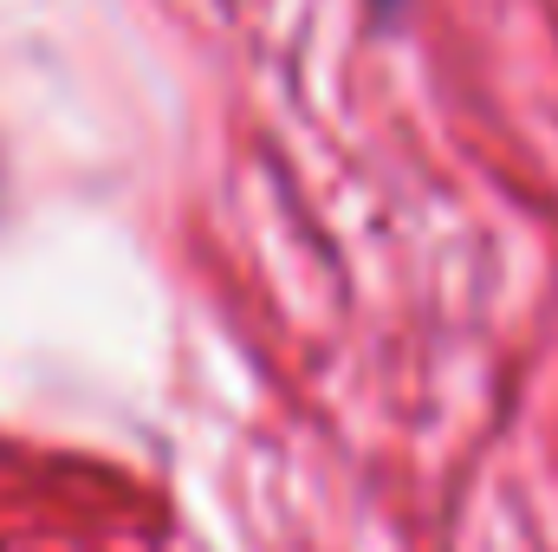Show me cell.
<instances>
[{"label":"cell","mask_w":558,"mask_h":552,"mask_svg":"<svg viewBox=\"0 0 558 552\" xmlns=\"http://www.w3.org/2000/svg\"><path fill=\"white\" fill-rule=\"evenodd\" d=\"M377 7H397V0H377Z\"/></svg>","instance_id":"cell-1"}]
</instances>
